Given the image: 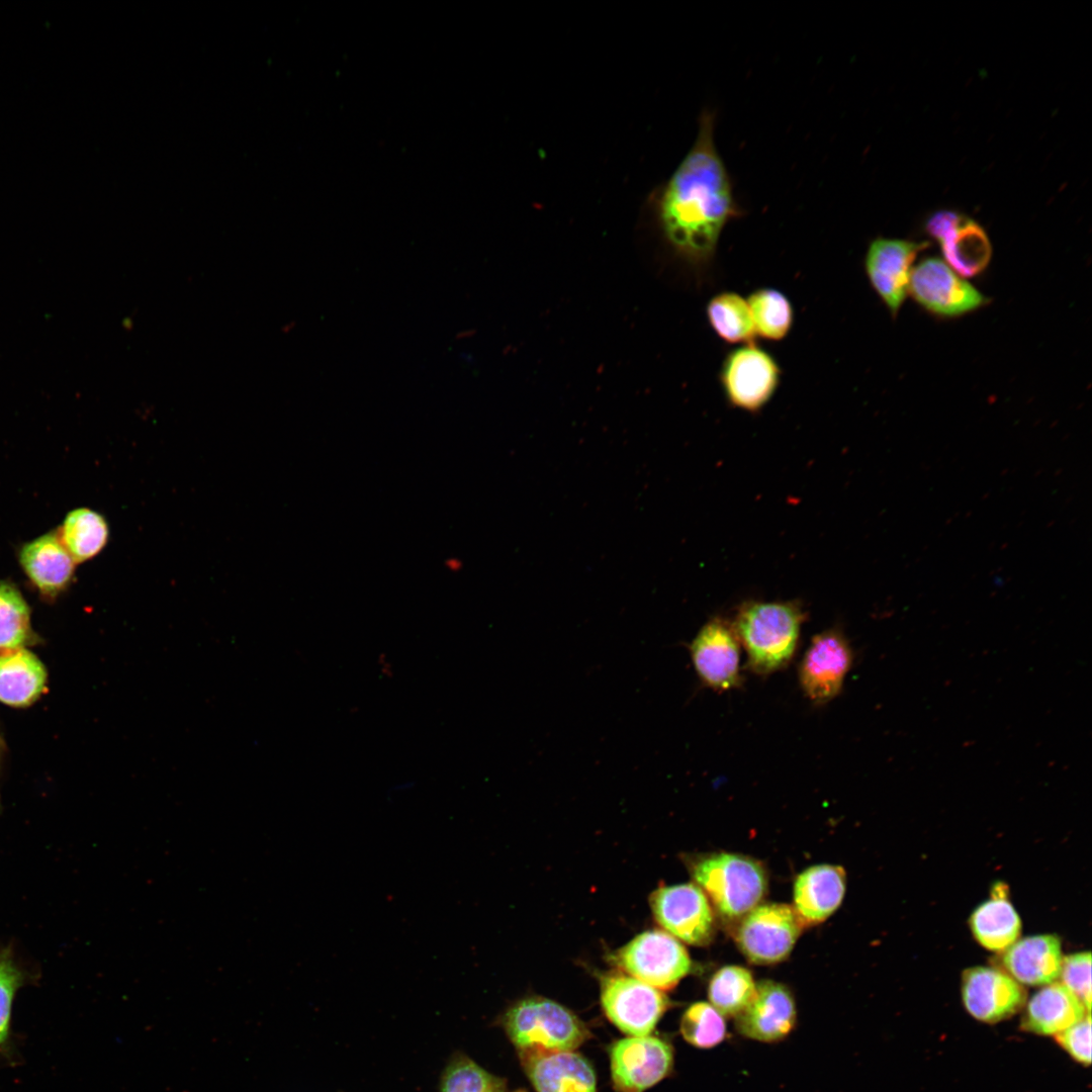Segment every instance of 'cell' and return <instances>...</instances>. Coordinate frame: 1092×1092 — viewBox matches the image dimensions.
<instances>
[{"instance_id": "1", "label": "cell", "mask_w": 1092, "mask_h": 1092, "mask_svg": "<svg viewBox=\"0 0 1092 1092\" xmlns=\"http://www.w3.org/2000/svg\"><path fill=\"white\" fill-rule=\"evenodd\" d=\"M715 123L716 113L704 109L693 147L656 195L665 238L699 264L713 259L724 228L742 214L732 179L717 151Z\"/></svg>"}, {"instance_id": "2", "label": "cell", "mask_w": 1092, "mask_h": 1092, "mask_svg": "<svg viewBox=\"0 0 1092 1092\" xmlns=\"http://www.w3.org/2000/svg\"><path fill=\"white\" fill-rule=\"evenodd\" d=\"M804 619L805 613L796 602L742 604L733 627L749 667L758 674L784 668L797 649Z\"/></svg>"}, {"instance_id": "3", "label": "cell", "mask_w": 1092, "mask_h": 1092, "mask_svg": "<svg viewBox=\"0 0 1092 1092\" xmlns=\"http://www.w3.org/2000/svg\"><path fill=\"white\" fill-rule=\"evenodd\" d=\"M502 1025L519 1057L574 1051L590 1036L569 1009L539 996L514 1003L504 1013Z\"/></svg>"}, {"instance_id": "4", "label": "cell", "mask_w": 1092, "mask_h": 1092, "mask_svg": "<svg viewBox=\"0 0 1092 1092\" xmlns=\"http://www.w3.org/2000/svg\"><path fill=\"white\" fill-rule=\"evenodd\" d=\"M689 869L696 885L727 921H739L757 906L766 892L764 869L757 860L742 854H703L690 860Z\"/></svg>"}, {"instance_id": "5", "label": "cell", "mask_w": 1092, "mask_h": 1092, "mask_svg": "<svg viewBox=\"0 0 1092 1092\" xmlns=\"http://www.w3.org/2000/svg\"><path fill=\"white\" fill-rule=\"evenodd\" d=\"M620 971L662 991L674 988L689 974L692 962L685 946L666 931H644L613 956Z\"/></svg>"}, {"instance_id": "6", "label": "cell", "mask_w": 1092, "mask_h": 1092, "mask_svg": "<svg viewBox=\"0 0 1092 1092\" xmlns=\"http://www.w3.org/2000/svg\"><path fill=\"white\" fill-rule=\"evenodd\" d=\"M600 986L606 1016L631 1036L649 1035L670 1007L662 991L622 971L603 975Z\"/></svg>"}, {"instance_id": "7", "label": "cell", "mask_w": 1092, "mask_h": 1092, "mask_svg": "<svg viewBox=\"0 0 1092 1092\" xmlns=\"http://www.w3.org/2000/svg\"><path fill=\"white\" fill-rule=\"evenodd\" d=\"M908 293L930 314L943 318L963 316L989 303L986 295L937 257L913 267Z\"/></svg>"}, {"instance_id": "8", "label": "cell", "mask_w": 1092, "mask_h": 1092, "mask_svg": "<svg viewBox=\"0 0 1092 1092\" xmlns=\"http://www.w3.org/2000/svg\"><path fill=\"white\" fill-rule=\"evenodd\" d=\"M802 927L793 907L764 904L754 907L739 920L736 942L753 964H776L790 954Z\"/></svg>"}, {"instance_id": "9", "label": "cell", "mask_w": 1092, "mask_h": 1092, "mask_svg": "<svg viewBox=\"0 0 1092 1092\" xmlns=\"http://www.w3.org/2000/svg\"><path fill=\"white\" fill-rule=\"evenodd\" d=\"M780 376V367L772 356L751 343L727 355L720 380L730 404L755 413L771 398Z\"/></svg>"}, {"instance_id": "10", "label": "cell", "mask_w": 1092, "mask_h": 1092, "mask_svg": "<svg viewBox=\"0 0 1092 1092\" xmlns=\"http://www.w3.org/2000/svg\"><path fill=\"white\" fill-rule=\"evenodd\" d=\"M657 923L669 934L692 945L708 944L715 933L710 902L696 884L661 887L649 898Z\"/></svg>"}, {"instance_id": "11", "label": "cell", "mask_w": 1092, "mask_h": 1092, "mask_svg": "<svg viewBox=\"0 0 1092 1092\" xmlns=\"http://www.w3.org/2000/svg\"><path fill=\"white\" fill-rule=\"evenodd\" d=\"M925 231L938 242L944 262L960 276L974 277L988 267L992 245L974 219L956 210L941 209L926 219Z\"/></svg>"}, {"instance_id": "12", "label": "cell", "mask_w": 1092, "mask_h": 1092, "mask_svg": "<svg viewBox=\"0 0 1092 1092\" xmlns=\"http://www.w3.org/2000/svg\"><path fill=\"white\" fill-rule=\"evenodd\" d=\"M929 243L905 239L878 237L873 240L864 257V270L870 284L890 314L896 317L908 293L912 265Z\"/></svg>"}, {"instance_id": "13", "label": "cell", "mask_w": 1092, "mask_h": 1092, "mask_svg": "<svg viewBox=\"0 0 1092 1092\" xmlns=\"http://www.w3.org/2000/svg\"><path fill=\"white\" fill-rule=\"evenodd\" d=\"M610 1063L615 1092H644L670 1073L673 1050L656 1036H629L611 1045Z\"/></svg>"}, {"instance_id": "14", "label": "cell", "mask_w": 1092, "mask_h": 1092, "mask_svg": "<svg viewBox=\"0 0 1092 1092\" xmlns=\"http://www.w3.org/2000/svg\"><path fill=\"white\" fill-rule=\"evenodd\" d=\"M852 660L851 647L840 631L830 629L814 636L799 667L801 688L808 699L822 705L835 698Z\"/></svg>"}, {"instance_id": "15", "label": "cell", "mask_w": 1092, "mask_h": 1092, "mask_svg": "<svg viewBox=\"0 0 1092 1092\" xmlns=\"http://www.w3.org/2000/svg\"><path fill=\"white\" fill-rule=\"evenodd\" d=\"M733 625L722 618L707 622L689 646L694 668L701 681L714 690L739 686L740 645Z\"/></svg>"}, {"instance_id": "16", "label": "cell", "mask_w": 1092, "mask_h": 1092, "mask_svg": "<svg viewBox=\"0 0 1092 1092\" xmlns=\"http://www.w3.org/2000/svg\"><path fill=\"white\" fill-rule=\"evenodd\" d=\"M966 1010L977 1020L997 1023L1017 1013L1026 1002L1024 988L1006 972L991 967H973L962 979Z\"/></svg>"}, {"instance_id": "17", "label": "cell", "mask_w": 1092, "mask_h": 1092, "mask_svg": "<svg viewBox=\"0 0 1092 1092\" xmlns=\"http://www.w3.org/2000/svg\"><path fill=\"white\" fill-rule=\"evenodd\" d=\"M796 1005L783 984L758 982L748 1005L736 1016V1028L745 1037L774 1042L787 1036L796 1023Z\"/></svg>"}, {"instance_id": "18", "label": "cell", "mask_w": 1092, "mask_h": 1092, "mask_svg": "<svg viewBox=\"0 0 1092 1092\" xmlns=\"http://www.w3.org/2000/svg\"><path fill=\"white\" fill-rule=\"evenodd\" d=\"M18 561L29 581L48 598L57 597L70 585L77 564L57 531L23 544Z\"/></svg>"}, {"instance_id": "19", "label": "cell", "mask_w": 1092, "mask_h": 1092, "mask_svg": "<svg viewBox=\"0 0 1092 1092\" xmlns=\"http://www.w3.org/2000/svg\"><path fill=\"white\" fill-rule=\"evenodd\" d=\"M537 1092H597L590 1063L574 1051L520 1057Z\"/></svg>"}, {"instance_id": "20", "label": "cell", "mask_w": 1092, "mask_h": 1092, "mask_svg": "<svg viewBox=\"0 0 1092 1092\" xmlns=\"http://www.w3.org/2000/svg\"><path fill=\"white\" fill-rule=\"evenodd\" d=\"M846 886L841 867L819 864L808 868L794 885V910L803 926L826 920L842 902Z\"/></svg>"}, {"instance_id": "21", "label": "cell", "mask_w": 1092, "mask_h": 1092, "mask_svg": "<svg viewBox=\"0 0 1092 1092\" xmlns=\"http://www.w3.org/2000/svg\"><path fill=\"white\" fill-rule=\"evenodd\" d=\"M1063 958L1056 935L1038 934L1017 939L1004 950L1002 961L1006 973L1019 984L1044 986L1059 978Z\"/></svg>"}, {"instance_id": "22", "label": "cell", "mask_w": 1092, "mask_h": 1092, "mask_svg": "<svg viewBox=\"0 0 1092 1092\" xmlns=\"http://www.w3.org/2000/svg\"><path fill=\"white\" fill-rule=\"evenodd\" d=\"M1090 1011L1061 982L1039 989L1027 1002L1021 1028L1038 1035H1057Z\"/></svg>"}, {"instance_id": "23", "label": "cell", "mask_w": 1092, "mask_h": 1092, "mask_svg": "<svg viewBox=\"0 0 1092 1092\" xmlns=\"http://www.w3.org/2000/svg\"><path fill=\"white\" fill-rule=\"evenodd\" d=\"M970 927L976 940L989 950L1004 951L1018 939L1021 920L1004 885H996L992 897L973 911Z\"/></svg>"}, {"instance_id": "24", "label": "cell", "mask_w": 1092, "mask_h": 1092, "mask_svg": "<svg viewBox=\"0 0 1092 1092\" xmlns=\"http://www.w3.org/2000/svg\"><path fill=\"white\" fill-rule=\"evenodd\" d=\"M46 669L38 658L20 647L0 651V701L26 706L35 701L46 684Z\"/></svg>"}, {"instance_id": "25", "label": "cell", "mask_w": 1092, "mask_h": 1092, "mask_svg": "<svg viewBox=\"0 0 1092 1092\" xmlns=\"http://www.w3.org/2000/svg\"><path fill=\"white\" fill-rule=\"evenodd\" d=\"M57 533L76 563H82L104 549L109 539V526L99 512L78 508L67 514Z\"/></svg>"}, {"instance_id": "26", "label": "cell", "mask_w": 1092, "mask_h": 1092, "mask_svg": "<svg viewBox=\"0 0 1092 1092\" xmlns=\"http://www.w3.org/2000/svg\"><path fill=\"white\" fill-rule=\"evenodd\" d=\"M707 316L714 332L730 344H751L755 330L746 299L734 292H722L711 298Z\"/></svg>"}, {"instance_id": "27", "label": "cell", "mask_w": 1092, "mask_h": 1092, "mask_svg": "<svg viewBox=\"0 0 1092 1092\" xmlns=\"http://www.w3.org/2000/svg\"><path fill=\"white\" fill-rule=\"evenodd\" d=\"M755 334L769 341H780L793 325V308L784 293L772 288H760L746 299Z\"/></svg>"}, {"instance_id": "28", "label": "cell", "mask_w": 1092, "mask_h": 1092, "mask_svg": "<svg viewBox=\"0 0 1092 1092\" xmlns=\"http://www.w3.org/2000/svg\"><path fill=\"white\" fill-rule=\"evenodd\" d=\"M756 984L751 973L739 966H726L712 977L708 996L723 1016H737L751 1001Z\"/></svg>"}, {"instance_id": "29", "label": "cell", "mask_w": 1092, "mask_h": 1092, "mask_svg": "<svg viewBox=\"0 0 1092 1092\" xmlns=\"http://www.w3.org/2000/svg\"><path fill=\"white\" fill-rule=\"evenodd\" d=\"M30 638L27 603L13 583L0 580V651L20 648Z\"/></svg>"}, {"instance_id": "30", "label": "cell", "mask_w": 1092, "mask_h": 1092, "mask_svg": "<svg viewBox=\"0 0 1092 1092\" xmlns=\"http://www.w3.org/2000/svg\"><path fill=\"white\" fill-rule=\"evenodd\" d=\"M506 1081L462 1053L446 1064L440 1080V1092H506Z\"/></svg>"}, {"instance_id": "31", "label": "cell", "mask_w": 1092, "mask_h": 1092, "mask_svg": "<svg viewBox=\"0 0 1092 1092\" xmlns=\"http://www.w3.org/2000/svg\"><path fill=\"white\" fill-rule=\"evenodd\" d=\"M679 1030L687 1042L700 1049H710L726 1036L723 1015L707 1002H696L681 1016Z\"/></svg>"}, {"instance_id": "32", "label": "cell", "mask_w": 1092, "mask_h": 1092, "mask_svg": "<svg viewBox=\"0 0 1092 1092\" xmlns=\"http://www.w3.org/2000/svg\"><path fill=\"white\" fill-rule=\"evenodd\" d=\"M1062 984L1068 988L1090 1011L1091 1010V953L1082 951L1063 958L1059 976Z\"/></svg>"}, {"instance_id": "33", "label": "cell", "mask_w": 1092, "mask_h": 1092, "mask_svg": "<svg viewBox=\"0 0 1092 1092\" xmlns=\"http://www.w3.org/2000/svg\"><path fill=\"white\" fill-rule=\"evenodd\" d=\"M1057 1042L1076 1062L1083 1066L1091 1063V1016L1087 1014L1080 1021L1055 1035Z\"/></svg>"}, {"instance_id": "34", "label": "cell", "mask_w": 1092, "mask_h": 1092, "mask_svg": "<svg viewBox=\"0 0 1092 1092\" xmlns=\"http://www.w3.org/2000/svg\"><path fill=\"white\" fill-rule=\"evenodd\" d=\"M20 982L21 975L10 959L0 957V1043L7 1037L12 1000Z\"/></svg>"}, {"instance_id": "35", "label": "cell", "mask_w": 1092, "mask_h": 1092, "mask_svg": "<svg viewBox=\"0 0 1092 1092\" xmlns=\"http://www.w3.org/2000/svg\"><path fill=\"white\" fill-rule=\"evenodd\" d=\"M514 1092H527V1091H526V1090H523V1089H519V1090H516V1091H514Z\"/></svg>"}]
</instances>
